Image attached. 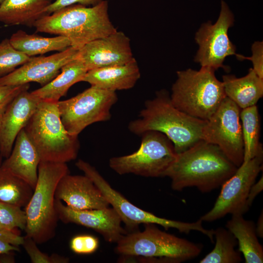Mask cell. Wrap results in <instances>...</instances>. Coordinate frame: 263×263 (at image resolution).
<instances>
[{
  "mask_svg": "<svg viewBox=\"0 0 263 263\" xmlns=\"http://www.w3.org/2000/svg\"><path fill=\"white\" fill-rule=\"evenodd\" d=\"M55 205L58 219L63 223H74L91 228L101 234L108 242L116 243L128 233L122 227L121 218L113 207L77 210L56 199Z\"/></svg>",
  "mask_w": 263,
  "mask_h": 263,
  "instance_id": "15",
  "label": "cell"
},
{
  "mask_svg": "<svg viewBox=\"0 0 263 263\" xmlns=\"http://www.w3.org/2000/svg\"><path fill=\"white\" fill-rule=\"evenodd\" d=\"M9 40L16 49L30 57L51 51L61 52L71 46L69 40L64 36L43 37L21 30L13 34Z\"/></svg>",
  "mask_w": 263,
  "mask_h": 263,
  "instance_id": "25",
  "label": "cell"
},
{
  "mask_svg": "<svg viewBox=\"0 0 263 263\" xmlns=\"http://www.w3.org/2000/svg\"><path fill=\"white\" fill-rule=\"evenodd\" d=\"M225 95L241 109L256 105L263 95V79L260 78L252 68L246 75L237 77L233 75L222 77Z\"/></svg>",
  "mask_w": 263,
  "mask_h": 263,
  "instance_id": "21",
  "label": "cell"
},
{
  "mask_svg": "<svg viewBox=\"0 0 263 263\" xmlns=\"http://www.w3.org/2000/svg\"><path fill=\"white\" fill-rule=\"evenodd\" d=\"M118 100L115 92L91 87L82 93L57 102L62 124L71 135L78 136L87 127L109 120L111 109Z\"/></svg>",
  "mask_w": 263,
  "mask_h": 263,
  "instance_id": "10",
  "label": "cell"
},
{
  "mask_svg": "<svg viewBox=\"0 0 263 263\" xmlns=\"http://www.w3.org/2000/svg\"><path fill=\"white\" fill-rule=\"evenodd\" d=\"M171 87L170 100L182 112L208 120L226 97L222 81L213 69L201 67L199 71L188 69L176 72Z\"/></svg>",
  "mask_w": 263,
  "mask_h": 263,
  "instance_id": "7",
  "label": "cell"
},
{
  "mask_svg": "<svg viewBox=\"0 0 263 263\" xmlns=\"http://www.w3.org/2000/svg\"><path fill=\"white\" fill-rule=\"evenodd\" d=\"M231 215L225 227L237 240L238 250L245 263H263V248L258 240L254 222L245 219L242 214Z\"/></svg>",
  "mask_w": 263,
  "mask_h": 263,
  "instance_id": "24",
  "label": "cell"
},
{
  "mask_svg": "<svg viewBox=\"0 0 263 263\" xmlns=\"http://www.w3.org/2000/svg\"><path fill=\"white\" fill-rule=\"evenodd\" d=\"M263 176L262 175L257 182H255L252 185L249 189L246 201L247 206L248 208H249L252 205L255 197L263 190Z\"/></svg>",
  "mask_w": 263,
  "mask_h": 263,
  "instance_id": "37",
  "label": "cell"
},
{
  "mask_svg": "<svg viewBox=\"0 0 263 263\" xmlns=\"http://www.w3.org/2000/svg\"></svg>",
  "mask_w": 263,
  "mask_h": 263,
  "instance_id": "43",
  "label": "cell"
},
{
  "mask_svg": "<svg viewBox=\"0 0 263 263\" xmlns=\"http://www.w3.org/2000/svg\"><path fill=\"white\" fill-rule=\"evenodd\" d=\"M37 243L31 238L24 237L22 244L29 256L32 263H67L69 261L67 257L56 254L48 256L42 252L38 247Z\"/></svg>",
  "mask_w": 263,
  "mask_h": 263,
  "instance_id": "31",
  "label": "cell"
},
{
  "mask_svg": "<svg viewBox=\"0 0 263 263\" xmlns=\"http://www.w3.org/2000/svg\"><path fill=\"white\" fill-rule=\"evenodd\" d=\"M24 130L40 161L66 163L77 157L78 136L70 134L64 128L57 102L41 100Z\"/></svg>",
  "mask_w": 263,
  "mask_h": 263,
  "instance_id": "6",
  "label": "cell"
},
{
  "mask_svg": "<svg viewBox=\"0 0 263 263\" xmlns=\"http://www.w3.org/2000/svg\"><path fill=\"white\" fill-rule=\"evenodd\" d=\"M4 0H0V4Z\"/></svg>",
  "mask_w": 263,
  "mask_h": 263,
  "instance_id": "41",
  "label": "cell"
},
{
  "mask_svg": "<svg viewBox=\"0 0 263 263\" xmlns=\"http://www.w3.org/2000/svg\"><path fill=\"white\" fill-rule=\"evenodd\" d=\"M141 136L139 149L132 154L111 158L109 162L110 168L119 175L163 177L177 154L173 143L157 131H148Z\"/></svg>",
  "mask_w": 263,
  "mask_h": 263,
  "instance_id": "9",
  "label": "cell"
},
{
  "mask_svg": "<svg viewBox=\"0 0 263 263\" xmlns=\"http://www.w3.org/2000/svg\"><path fill=\"white\" fill-rule=\"evenodd\" d=\"M109 4L104 0L94 6L70 5L37 20L36 31L67 38L79 50L87 43L117 31L109 18Z\"/></svg>",
  "mask_w": 263,
  "mask_h": 263,
  "instance_id": "3",
  "label": "cell"
},
{
  "mask_svg": "<svg viewBox=\"0 0 263 263\" xmlns=\"http://www.w3.org/2000/svg\"><path fill=\"white\" fill-rule=\"evenodd\" d=\"M75 166L101 190L110 205L120 216L128 232L138 230L139 225L142 224H152L161 225L166 230L170 228H175L180 232L186 234L191 231H197L210 239L212 238L213 230L204 228L203 221L200 219L195 222L188 223L158 217L141 209L128 201L122 194L113 188L96 169L89 163L79 159L75 163Z\"/></svg>",
  "mask_w": 263,
  "mask_h": 263,
  "instance_id": "8",
  "label": "cell"
},
{
  "mask_svg": "<svg viewBox=\"0 0 263 263\" xmlns=\"http://www.w3.org/2000/svg\"><path fill=\"white\" fill-rule=\"evenodd\" d=\"M240 117L244 143V161H246L263 153L262 144L259 141L260 120L257 105L241 109Z\"/></svg>",
  "mask_w": 263,
  "mask_h": 263,
  "instance_id": "26",
  "label": "cell"
},
{
  "mask_svg": "<svg viewBox=\"0 0 263 263\" xmlns=\"http://www.w3.org/2000/svg\"><path fill=\"white\" fill-rule=\"evenodd\" d=\"M237 169L217 145L202 140L177 154L163 177L171 179L174 190L195 187L207 193L221 187Z\"/></svg>",
  "mask_w": 263,
  "mask_h": 263,
  "instance_id": "1",
  "label": "cell"
},
{
  "mask_svg": "<svg viewBox=\"0 0 263 263\" xmlns=\"http://www.w3.org/2000/svg\"><path fill=\"white\" fill-rule=\"evenodd\" d=\"M24 237L14 232V230L0 229V254H8L12 251H19L22 245Z\"/></svg>",
  "mask_w": 263,
  "mask_h": 263,
  "instance_id": "33",
  "label": "cell"
},
{
  "mask_svg": "<svg viewBox=\"0 0 263 263\" xmlns=\"http://www.w3.org/2000/svg\"><path fill=\"white\" fill-rule=\"evenodd\" d=\"M26 223V213L21 207L0 202V224L4 228L24 230Z\"/></svg>",
  "mask_w": 263,
  "mask_h": 263,
  "instance_id": "30",
  "label": "cell"
},
{
  "mask_svg": "<svg viewBox=\"0 0 263 263\" xmlns=\"http://www.w3.org/2000/svg\"><path fill=\"white\" fill-rule=\"evenodd\" d=\"M99 245L95 237L90 235H79L73 237L70 242V248L79 254H89L94 252Z\"/></svg>",
  "mask_w": 263,
  "mask_h": 263,
  "instance_id": "32",
  "label": "cell"
},
{
  "mask_svg": "<svg viewBox=\"0 0 263 263\" xmlns=\"http://www.w3.org/2000/svg\"><path fill=\"white\" fill-rule=\"evenodd\" d=\"M252 56L250 57L244 56L237 54V58L240 60L248 59L253 64L252 69L256 74L263 79V42L255 41L251 47Z\"/></svg>",
  "mask_w": 263,
  "mask_h": 263,
  "instance_id": "35",
  "label": "cell"
},
{
  "mask_svg": "<svg viewBox=\"0 0 263 263\" xmlns=\"http://www.w3.org/2000/svg\"><path fill=\"white\" fill-rule=\"evenodd\" d=\"M40 162L38 153L24 129L17 135L9 156L1 167L35 188Z\"/></svg>",
  "mask_w": 263,
  "mask_h": 263,
  "instance_id": "19",
  "label": "cell"
},
{
  "mask_svg": "<svg viewBox=\"0 0 263 263\" xmlns=\"http://www.w3.org/2000/svg\"><path fill=\"white\" fill-rule=\"evenodd\" d=\"M104 0H56L53 1L46 9L47 15L61 9L65 7L74 5L80 4L86 6H95Z\"/></svg>",
  "mask_w": 263,
  "mask_h": 263,
  "instance_id": "36",
  "label": "cell"
},
{
  "mask_svg": "<svg viewBox=\"0 0 263 263\" xmlns=\"http://www.w3.org/2000/svg\"><path fill=\"white\" fill-rule=\"evenodd\" d=\"M30 58L16 49L11 44L9 39L2 40L0 42V78L27 62Z\"/></svg>",
  "mask_w": 263,
  "mask_h": 263,
  "instance_id": "29",
  "label": "cell"
},
{
  "mask_svg": "<svg viewBox=\"0 0 263 263\" xmlns=\"http://www.w3.org/2000/svg\"><path fill=\"white\" fill-rule=\"evenodd\" d=\"M76 58L83 63L88 71L123 65L134 58L129 38L123 32L117 31L87 43L78 50Z\"/></svg>",
  "mask_w": 263,
  "mask_h": 263,
  "instance_id": "14",
  "label": "cell"
},
{
  "mask_svg": "<svg viewBox=\"0 0 263 263\" xmlns=\"http://www.w3.org/2000/svg\"><path fill=\"white\" fill-rule=\"evenodd\" d=\"M40 101L31 92L23 91L13 99L1 116L0 150L3 158L9 156L17 135L25 127Z\"/></svg>",
  "mask_w": 263,
  "mask_h": 263,
  "instance_id": "18",
  "label": "cell"
},
{
  "mask_svg": "<svg viewBox=\"0 0 263 263\" xmlns=\"http://www.w3.org/2000/svg\"><path fill=\"white\" fill-rule=\"evenodd\" d=\"M140 77V70L134 58L123 65L89 70L82 81L102 89L116 92L132 88Z\"/></svg>",
  "mask_w": 263,
  "mask_h": 263,
  "instance_id": "20",
  "label": "cell"
},
{
  "mask_svg": "<svg viewBox=\"0 0 263 263\" xmlns=\"http://www.w3.org/2000/svg\"><path fill=\"white\" fill-rule=\"evenodd\" d=\"M2 158H3V157H2V156L1 154V152H0V166L1 165V163H2V162H1Z\"/></svg>",
  "mask_w": 263,
  "mask_h": 263,
  "instance_id": "39",
  "label": "cell"
},
{
  "mask_svg": "<svg viewBox=\"0 0 263 263\" xmlns=\"http://www.w3.org/2000/svg\"><path fill=\"white\" fill-rule=\"evenodd\" d=\"M53 0H4L0 4V22L8 25L33 27L47 15V8Z\"/></svg>",
  "mask_w": 263,
  "mask_h": 263,
  "instance_id": "22",
  "label": "cell"
},
{
  "mask_svg": "<svg viewBox=\"0 0 263 263\" xmlns=\"http://www.w3.org/2000/svg\"><path fill=\"white\" fill-rule=\"evenodd\" d=\"M1 116H0V122H1Z\"/></svg>",
  "mask_w": 263,
  "mask_h": 263,
  "instance_id": "42",
  "label": "cell"
},
{
  "mask_svg": "<svg viewBox=\"0 0 263 263\" xmlns=\"http://www.w3.org/2000/svg\"><path fill=\"white\" fill-rule=\"evenodd\" d=\"M241 110L226 96L202 132V139L217 145L237 168L244 161Z\"/></svg>",
  "mask_w": 263,
  "mask_h": 263,
  "instance_id": "12",
  "label": "cell"
},
{
  "mask_svg": "<svg viewBox=\"0 0 263 263\" xmlns=\"http://www.w3.org/2000/svg\"><path fill=\"white\" fill-rule=\"evenodd\" d=\"M55 199L77 210L101 209L110 205L99 188L87 176H64L56 186Z\"/></svg>",
  "mask_w": 263,
  "mask_h": 263,
  "instance_id": "17",
  "label": "cell"
},
{
  "mask_svg": "<svg viewBox=\"0 0 263 263\" xmlns=\"http://www.w3.org/2000/svg\"><path fill=\"white\" fill-rule=\"evenodd\" d=\"M29 84L18 86L0 85V116H2L13 99L21 92L28 90Z\"/></svg>",
  "mask_w": 263,
  "mask_h": 263,
  "instance_id": "34",
  "label": "cell"
},
{
  "mask_svg": "<svg viewBox=\"0 0 263 263\" xmlns=\"http://www.w3.org/2000/svg\"><path fill=\"white\" fill-rule=\"evenodd\" d=\"M25 181L0 167V202L25 207L34 191Z\"/></svg>",
  "mask_w": 263,
  "mask_h": 263,
  "instance_id": "28",
  "label": "cell"
},
{
  "mask_svg": "<svg viewBox=\"0 0 263 263\" xmlns=\"http://www.w3.org/2000/svg\"><path fill=\"white\" fill-rule=\"evenodd\" d=\"M70 173L65 163L41 161L32 196L25 207L26 236L37 244L46 243L56 235L58 218L55 208V191L58 183Z\"/></svg>",
  "mask_w": 263,
  "mask_h": 263,
  "instance_id": "5",
  "label": "cell"
},
{
  "mask_svg": "<svg viewBox=\"0 0 263 263\" xmlns=\"http://www.w3.org/2000/svg\"><path fill=\"white\" fill-rule=\"evenodd\" d=\"M115 251L121 255L136 256L142 262L179 263L197 257L202 245L145 224L143 231L128 232L117 243Z\"/></svg>",
  "mask_w": 263,
  "mask_h": 263,
  "instance_id": "4",
  "label": "cell"
},
{
  "mask_svg": "<svg viewBox=\"0 0 263 263\" xmlns=\"http://www.w3.org/2000/svg\"><path fill=\"white\" fill-rule=\"evenodd\" d=\"M255 229L257 236L260 238H263V213L262 211L255 224Z\"/></svg>",
  "mask_w": 263,
  "mask_h": 263,
  "instance_id": "38",
  "label": "cell"
},
{
  "mask_svg": "<svg viewBox=\"0 0 263 263\" xmlns=\"http://www.w3.org/2000/svg\"><path fill=\"white\" fill-rule=\"evenodd\" d=\"M215 244L213 249L200 263H239L242 261L241 253L236 249L238 243L234 235L227 229H214Z\"/></svg>",
  "mask_w": 263,
  "mask_h": 263,
  "instance_id": "27",
  "label": "cell"
},
{
  "mask_svg": "<svg viewBox=\"0 0 263 263\" xmlns=\"http://www.w3.org/2000/svg\"><path fill=\"white\" fill-rule=\"evenodd\" d=\"M87 72L83 63L75 58L63 66L52 80L31 93L42 101L57 102L71 86L82 81Z\"/></svg>",
  "mask_w": 263,
  "mask_h": 263,
  "instance_id": "23",
  "label": "cell"
},
{
  "mask_svg": "<svg viewBox=\"0 0 263 263\" xmlns=\"http://www.w3.org/2000/svg\"><path fill=\"white\" fill-rule=\"evenodd\" d=\"M234 15L227 4L221 0V11L216 22L210 21L203 23L195 35L199 48L194 61L201 67H208L215 71L219 68L226 70L224 65L225 58L236 55V47L230 40L228 30L234 24Z\"/></svg>",
  "mask_w": 263,
  "mask_h": 263,
  "instance_id": "13",
  "label": "cell"
},
{
  "mask_svg": "<svg viewBox=\"0 0 263 263\" xmlns=\"http://www.w3.org/2000/svg\"><path fill=\"white\" fill-rule=\"evenodd\" d=\"M207 122L175 108L169 92L161 90L154 98L145 102L138 118L129 124L128 129L140 136L148 131L163 133L172 142L178 154L203 140L202 132Z\"/></svg>",
  "mask_w": 263,
  "mask_h": 263,
  "instance_id": "2",
  "label": "cell"
},
{
  "mask_svg": "<svg viewBox=\"0 0 263 263\" xmlns=\"http://www.w3.org/2000/svg\"><path fill=\"white\" fill-rule=\"evenodd\" d=\"M263 153L244 161L222 186L212 208L200 217L211 222L228 214L244 215L249 209L246 201L249 189L263 170Z\"/></svg>",
  "mask_w": 263,
  "mask_h": 263,
  "instance_id": "11",
  "label": "cell"
},
{
  "mask_svg": "<svg viewBox=\"0 0 263 263\" xmlns=\"http://www.w3.org/2000/svg\"><path fill=\"white\" fill-rule=\"evenodd\" d=\"M78 50L70 46L53 55L32 56L25 63L0 78V85L18 86L31 82L43 86L55 78L61 68L75 59Z\"/></svg>",
  "mask_w": 263,
  "mask_h": 263,
  "instance_id": "16",
  "label": "cell"
},
{
  "mask_svg": "<svg viewBox=\"0 0 263 263\" xmlns=\"http://www.w3.org/2000/svg\"><path fill=\"white\" fill-rule=\"evenodd\" d=\"M3 228H4L3 226L0 224V229H3Z\"/></svg>",
  "mask_w": 263,
  "mask_h": 263,
  "instance_id": "40",
  "label": "cell"
}]
</instances>
